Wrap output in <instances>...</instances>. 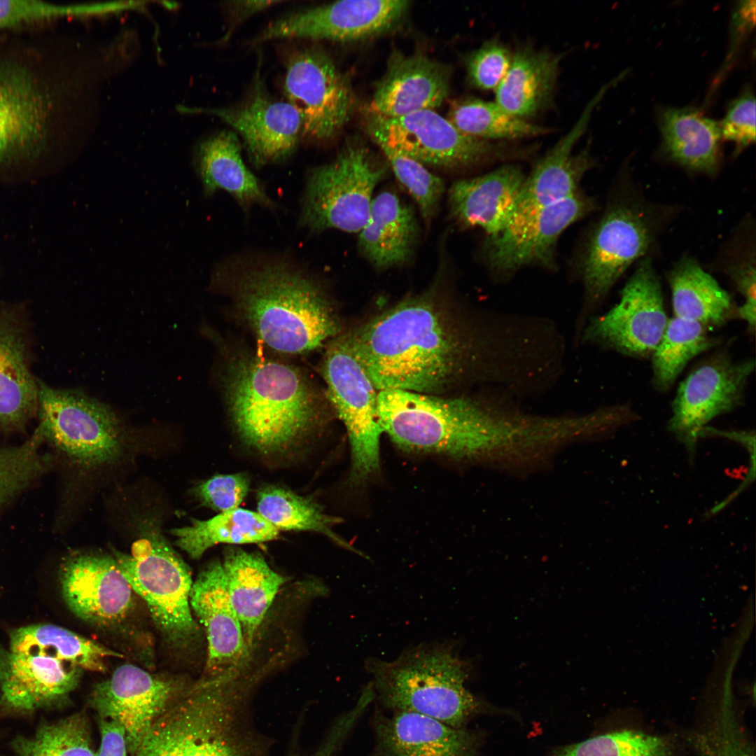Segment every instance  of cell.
Returning <instances> with one entry per match:
<instances>
[{
    "label": "cell",
    "mask_w": 756,
    "mask_h": 756,
    "mask_svg": "<svg viewBox=\"0 0 756 756\" xmlns=\"http://www.w3.org/2000/svg\"><path fill=\"white\" fill-rule=\"evenodd\" d=\"M347 335L379 391L440 396L482 385L525 397L540 383L549 356L538 316L456 307L431 290L402 300Z\"/></svg>",
    "instance_id": "6da1fadb"
},
{
    "label": "cell",
    "mask_w": 756,
    "mask_h": 756,
    "mask_svg": "<svg viewBox=\"0 0 756 756\" xmlns=\"http://www.w3.org/2000/svg\"><path fill=\"white\" fill-rule=\"evenodd\" d=\"M214 281L258 339L276 351L307 353L338 334L323 286L286 255H235L218 265Z\"/></svg>",
    "instance_id": "7a4b0ae2"
},
{
    "label": "cell",
    "mask_w": 756,
    "mask_h": 756,
    "mask_svg": "<svg viewBox=\"0 0 756 756\" xmlns=\"http://www.w3.org/2000/svg\"><path fill=\"white\" fill-rule=\"evenodd\" d=\"M380 426L407 451L482 459L497 465L514 438L519 410L505 391L442 397L397 389L379 391Z\"/></svg>",
    "instance_id": "3957f363"
},
{
    "label": "cell",
    "mask_w": 756,
    "mask_h": 756,
    "mask_svg": "<svg viewBox=\"0 0 756 756\" xmlns=\"http://www.w3.org/2000/svg\"><path fill=\"white\" fill-rule=\"evenodd\" d=\"M227 368L225 392L241 438L264 454L288 450L321 418V396L296 368L252 354Z\"/></svg>",
    "instance_id": "277c9868"
},
{
    "label": "cell",
    "mask_w": 756,
    "mask_h": 756,
    "mask_svg": "<svg viewBox=\"0 0 756 756\" xmlns=\"http://www.w3.org/2000/svg\"><path fill=\"white\" fill-rule=\"evenodd\" d=\"M73 79L45 46L0 52V165L41 157L66 129Z\"/></svg>",
    "instance_id": "5b68a950"
},
{
    "label": "cell",
    "mask_w": 756,
    "mask_h": 756,
    "mask_svg": "<svg viewBox=\"0 0 756 756\" xmlns=\"http://www.w3.org/2000/svg\"><path fill=\"white\" fill-rule=\"evenodd\" d=\"M235 682L200 678L153 723L133 756H267Z\"/></svg>",
    "instance_id": "8992f818"
},
{
    "label": "cell",
    "mask_w": 756,
    "mask_h": 756,
    "mask_svg": "<svg viewBox=\"0 0 756 756\" xmlns=\"http://www.w3.org/2000/svg\"><path fill=\"white\" fill-rule=\"evenodd\" d=\"M365 666L372 676L374 698L390 711L464 727L480 709V701L465 686L470 666L453 643L421 644L391 662L369 658Z\"/></svg>",
    "instance_id": "52a82bcc"
},
{
    "label": "cell",
    "mask_w": 756,
    "mask_h": 756,
    "mask_svg": "<svg viewBox=\"0 0 756 756\" xmlns=\"http://www.w3.org/2000/svg\"><path fill=\"white\" fill-rule=\"evenodd\" d=\"M113 557L130 584L146 603L164 640L176 648L197 639L199 626L192 612L191 572L158 531L135 541L130 554L114 550Z\"/></svg>",
    "instance_id": "ba28073f"
},
{
    "label": "cell",
    "mask_w": 756,
    "mask_h": 756,
    "mask_svg": "<svg viewBox=\"0 0 756 756\" xmlns=\"http://www.w3.org/2000/svg\"><path fill=\"white\" fill-rule=\"evenodd\" d=\"M386 171L365 146H346L334 160L308 174L300 225L312 232H359L368 220L374 190Z\"/></svg>",
    "instance_id": "9c48e42d"
},
{
    "label": "cell",
    "mask_w": 756,
    "mask_h": 756,
    "mask_svg": "<svg viewBox=\"0 0 756 756\" xmlns=\"http://www.w3.org/2000/svg\"><path fill=\"white\" fill-rule=\"evenodd\" d=\"M38 385L37 429L44 440L85 467L111 463L119 458L122 427L108 405L78 390Z\"/></svg>",
    "instance_id": "30bf717a"
},
{
    "label": "cell",
    "mask_w": 756,
    "mask_h": 756,
    "mask_svg": "<svg viewBox=\"0 0 756 756\" xmlns=\"http://www.w3.org/2000/svg\"><path fill=\"white\" fill-rule=\"evenodd\" d=\"M328 398L349 436L355 484L368 479L379 468L377 389L356 357L346 333L328 344L321 363Z\"/></svg>",
    "instance_id": "8fae6325"
},
{
    "label": "cell",
    "mask_w": 756,
    "mask_h": 756,
    "mask_svg": "<svg viewBox=\"0 0 756 756\" xmlns=\"http://www.w3.org/2000/svg\"><path fill=\"white\" fill-rule=\"evenodd\" d=\"M669 317L659 278L649 258L643 260L604 314L592 316L578 342L639 360L650 359Z\"/></svg>",
    "instance_id": "7c38bea8"
},
{
    "label": "cell",
    "mask_w": 756,
    "mask_h": 756,
    "mask_svg": "<svg viewBox=\"0 0 756 756\" xmlns=\"http://www.w3.org/2000/svg\"><path fill=\"white\" fill-rule=\"evenodd\" d=\"M753 358L735 360L727 348H719L696 365L679 384L671 402L667 429L693 458L702 430L715 418L745 403Z\"/></svg>",
    "instance_id": "4fadbf2b"
},
{
    "label": "cell",
    "mask_w": 756,
    "mask_h": 756,
    "mask_svg": "<svg viewBox=\"0 0 756 756\" xmlns=\"http://www.w3.org/2000/svg\"><path fill=\"white\" fill-rule=\"evenodd\" d=\"M652 239L649 220L637 208L618 205L601 218L581 263L584 298L575 325V343L587 321L596 314L625 271L645 253Z\"/></svg>",
    "instance_id": "5bb4252c"
},
{
    "label": "cell",
    "mask_w": 756,
    "mask_h": 756,
    "mask_svg": "<svg viewBox=\"0 0 756 756\" xmlns=\"http://www.w3.org/2000/svg\"><path fill=\"white\" fill-rule=\"evenodd\" d=\"M367 128L375 143L424 165L458 169L498 157L491 141L469 136L434 110L386 118L368 112Z\"/></svg>",
    "instance_id": "9a60e30c"
},
{
    "label": "cell",
    "mask_w": 756,
    "mask_h": 756,
    "mask_svg": "<svg viewBox=\"0 0 756 756\" xmlns=\"http://www.w3.org/2000/svg\"><path fill=\"white\" fill-rule=\"evenodd\" d=\"M284 91L300 115L302 136L314 141L336 136L355 105L347 78L319 46L298 50L288 57Z\"/></svg>",
    "instance_id": "2e32d148"
},
{
    "label": "cell",
    "mask_w": 756,
    "mask_h": 756,
    "mask_svg": "<svg viewBox=\"0 0 756 756\" xmlns=\"http://www.w3.org/2000/svg\"><path fill=\"white\" fill-rule=\"evenodd\" d=\"M190 684L184 678L152 674L125 664L94 685L90 706L98 718L122 726L130 756H133L155 721Z\"/></svg>",
    "instance_id": "e0dca14e"
},
{
    "label": "cell",
    "mask_w": 756,
    "mask_h": 756,
    "mask_svg": "<svg viewBox=\"0 0 756 756\" xmlns=\"http://www.w3.org/2000/svg\"><path fill=\"white\" fill-rule=\"evenodd\" d=\"M594 200L580 192L556 204L512 217L497 234L488 237L485 255L499 274L529 265L550 267L560 235L594 209Z\"/></svg>",
    "instance_id": "ac0fdd59"
},
{
    "label": "cell",
    "mask_w": 756,
    "mask_h": 756,
    "mask_svg": "<svg viewBox=\"0 0 756 756\" xmlns=\"http://www.w3.org/2000/svg\"><path fill=\"white\" fill-rule=\"evenodd\" d=\"M405 0H344L304 9L270 22L255 43L274 39L350 41L381 34L408 8Z\"/></svg>",
    "instance_id": "d6986e66"
},
{
    "label": "cell",
    "mask_w": 756,
    "mask_h": 756,
    "mask_svg": "<svg viewBox=\"0 0 756 756\" xmlns=\"http://www.w3.org/2000/svg\"><path fill=\"white\" fill-rule=\"evenodd\" d=\"M190 604L207 641L204 676L237 678L250 650L231 603L221 561H211L200 572L192 585Z\"/></svg>",
    "instance_id": "ffe728a7"
},
{
    "label": "cell",
    "mask_w": 756,
    "mask_h": 756,
    "mask_svg": "<svg viewBox=\"0 0 756 756\" xmlns=\"http://www.w3.org/2000/svg\"><path fill=\"white\" fill-rule=\"evenodd\" d=\"M62 597L71 612L89 624L109 626L123 620L133 607V590L113 556L73 554L60 571Z\"/></svg>",
    "instance_id": "44dd1931"
},
{
    "label": "cell",
    "mask_w": 756,
    "mask_h": 756,
    "mask_svg": "<svg viewBox=\"0 0 756 756\" xmlns=\"http://www.w3.org/2000/svg\"><path fill=\"white\" fill-rule=\"evenodd\" d=\"M196 111L214 115L234 128L257 167L290 156L302 136L297 111L288 102L270 97L258 82L252 94L239 106Z\"/></svg>",
    "instance_id": "7402d4cb"
},
{
    "label": "cell",
    "mask_w": 756,
    "mask_h": 756,
    "mask_svg": "<svg viewBox=\"0 0 756 756\" xmlns=\"http://www.w3.org/2000/svg\"><path fill=\"white\" fill-rule=\"evenodd\" d=\"M83 669L59 659L15 652L0 645V710L27 714L62 705Z\"/></svg>",
    "instance_id": "603a6c76"
},
{
    "label": "cell",
    "mask_w": 756,
    "mask_h": 756,
    "mask_svg": "<svg viewBox=\"0 0 756 756\" xmlns=\"http://www.w3.org/2000/svg\"><path fill=\"white\" fill-rule=\"evenodd\" d=\"M610 87L611 84L607 83L600 89L568 132L525 178L512 217L556 204L578 192V186L592 160L587 150L575 153V146L585 132L594 108Z\"/></svg>",
    "instance_id": "cb8c5ba5"
},
{
    "label": "cell",
    "mask_w": 756,
    "mask_h": 756,
    "mask_svg": "<svg viewBox=\"0 0 756 756\" xmlns=\"http://www.w3.org/2000/svg\"><path fill=\"white\" fill-rule=\"evenodd\" d=\"M449 76L439 63L420 52H394L377 83L368 112L386 118L439 107L448 97Z\"/></svg>",
    "instance_id": "d4e9b609"
},
{
    "label": "cell",
    "mask_w": 756,
    "mask_h": 756,
    "mask_svg": "<svg viewBox=\"0 0 756 756\" xmlns=\"http://www.w3.org/2000/svg\"><path fill=\"white\" fill-rule=\"evenodd\" d=\"M374 719V756H478L479 738L422 715L400 711Z\"/></svg>",
    "instance_id": "484cf974"
},
{
    "label": "cell",
    "mask_w": 756,
    "mask_h": 756,
    "mask_svg": "<svg viewBox=\"0 0 756 756\" xmlns=\"http://www.w3.org/2000/svg\"><path fill=\"white\" fill-rule=\"evenodd\" d=\"M525 176L514 164L454 182L448 192L453 218L464 227H477L488 237L499 233L511 219Z\"/></svg>",
    "instance_id": "4316f807"
},
{
    "label": "cell",
    "mask_w": 756,
    "mask_h": 756,
    "mask_svg": "<svg viewBox=\"0 0 756 756\" xmlns=\"http://www.w3.org/2000/svg\"><path fill=\"white\" fill-rule=\"evenodd\" d=\"M229 596L251 650L276 596L286 582L258 552L230 547L222 561Z\"/></svg>",
    "instance_id": "83f0119b"
},
{
    "label": "cell",
    "mask_w": 756,
    "mask_h": 756,
    "mask_svg": "<svg viewBox=\"0 0 756 756\" xmlns=\"http://www.w3.org/2000/svg\"><path fill=\"white\" fill-rule=\"evenodd\" d=\"M412 209L393 192L373 197L368 220L359 232L358 248L375 268L386 270L408 262L417 238Z\"/></svg>",
    "instance_id": "f1b7e54d"
},
{
    "label": "cell",
    "mask_w": 756,
    "mask_h": 756,
    "mask_svg": "<svg viewBox=\"0 0 756 756\" xmlns=\"http://www.w3.org/2000/svg\"><path fill=\"white\" fill-rule=\"evenodd\" d=\"M561 59L560 55L531 47L517 50L495 90V102L524 120L538 114L552 100Z\"/></svg>",
    "instance_id": "f546056e"
},
{
    "label": "cell",
    "mask_w": 756,
    "mask_h": 756,
    "mask_svg": "<svg viewBox=\"0 0 756 756\" xmlns=\"http://www.w3.org/2000/svg\"><path fill=\"white\" fill-rule=\"evenodd\" d=\"M196 166L206 195L218 190L229 192L241 207H272L263 186L245 165L237 136L222 131L203 141L197 150Z\"/></svg>",
    "instance_id": "4dcf8cb0"
},
{
    "label": "cell",
    "mask_w": 756,
    "mask_h": 756,
    "mask_svg": "<svg viewBox=\"0 0 756 756\" xmlns=\"http://www.w3.org/2000/svg\"><path fill=\"white\" fill-rule=\"evenodd\" d=\"M668 281L673 316L710 331L738 319L736 303L694 259H681L669 272Z\"/></svg>",
    "instance_id": "1f68e13d"
},
{
    "label": "cell",
    "mask_w": 756,
    "mask_h": 756,
    "mask_svg": "<svg viewBox=\"0 0 756 756\" xmlns=\"http://www.w3.org/2000/svg\"><path fill=\"white\" fill-rule=\"evenodd\" d=\"M659 125L664 151L691 170L713 174L719 160L720 124L694 108L666 107Z\"/></svg>",
    "instance_id": "d6a6232c"
},
{
    "label": "cell",
    "mask_w": 756,
    "mask_h": 756,
    "mask_svg": "<svg viewBox=\"0 0 756 756\" xmlns=\"http://www.w3.org/2000/svg\"><path fill=\"white\" fill-rule=\"evenodd\" d=\"M38 385L28 368L17 327L0 321V427L22 426L38 410Z\"/></svg>",
    "instance_id": "836d02e7"
},
{
    "label": "cell",
    "mask_w": 756,
    "mask_h": 756,
    "mask_svg": "<svg viewBox=\"0 0 756 756\" xmlns=\"http://www.w3.org/2000/svg\"><path fill=\"white\" fill-rule=\"evenodd\" d=\"M175 544L193 559L218 544L262 543L276 539L279 531L258 512L236 508L206 519H192L191 524L172 528Z\"/></svg>",
    "instance_id": "e575fe53"
},
{
    "label": "cell",
    "mask_w": 756,
    "mask_h": 756,
    "mask_svg": "<svg viewBox=\"0 0 756 756\" xmlns=\"http://www.w3.org/2000/svg\"><path fill=\"white\" fill-rule=\"evenodd\" d=\"M9 649L15 652L48 657L94 672L106 671L108 657H122L90 639L50 624L22 626L10 633Z\"/></svg>",
    "instance_id": "d590c367"
},
{
    "label": "cell",
    "mask_w": 756,
    "mask_h": 756,
    "mask_svg": "<svg viewBox=\"0 0 756 756\" xmlns=\"http://www.w3.org/2000/svg\"><path fill=\"white\" fill-rule=\"evenodd\" d=\"M710 332L696 322L675 316L669 318L650 358L651 383L657 392L668 391L692 359L721 345L722 339Z\"/></svg>",
    "instance_id": "8d00e7d4"
},
{
    "label": "cell",
    "mask_w": 756,
    "mask_h": 756,
    "mask_svg": "<svg viewBox=\"0 0 756 756\" xmlns=\"http://www.w3.org/2000/svg\"><path fill=\"white\" fill-rule=\"evenodd\" d=\"M257 510L279 531L321 533L340 545L363 555L334 532L333 526L341 522V519L326 514L312 499L281 486L270 485L258 491Z\"/></svg>",
    "instance_id": "74e56055"
},
{
    "label": "cell",
    "mask_w": 756,
    "mask_h": 756,
    "mask_svg": "<svg viewBox=\"0 0 756 756\" xmlns=\"http://www.w3.org/2000/svg\"><path fill=\"white\" fill-rule=\"evenodd\" d=\"M447 119L462 132L489 141L533 137L550 132L507 113L495 102L472 97L453 103Z\"/></svg>",
    "instance_id": "f35d334b"
},
{
    "label": "cell",
    "mask_w": 756,
    "mask_h": 756,
    "mask_svg": "<svg viewBox=\"0 0 756 756\" xmlns=\"http://www.w3.org/2000/svg\"><path fill=\"white\" fill-rule=\"evenodd\" d=\"M12 746L15 756H96L84 713L43 722L32 735L16 737Z\"/></svg>",
    "instance_id": "ab89813d"
},
{
    "label": "cell",
    "mask_w": 756,
    "mask_h": 756,
    "mask_svg": "<svg viewBox=\"0 0 756 756\" xmlns=\"http://www.w3.org/2000/svg\"><path fill=\"white\" fill-rule=\"evenodd\" d=\"M691 741L697 756H755L728 695L721 699L701 728L692 734Z\"/></svg>",
    "instance_id": "60d3db41"
},
{
    "label": "cell",
    "mask_w": 756,
    "mask_h": 756,
    "mask_svg": "<svg viewBox=\"0 0 756 756\" xmlns=\"http://www.w3.org/2000/svg\"><path fill=\"white\" fill-rule=\"evenodd\" d=\"M550 756L678 755L665 737L635 729H621L561 747Z\"/></svg>",
    "instance_id": "b9f144b4"
},
{
    "label": "cell",
    "mask_w": 756,
    "mask_h": 756,
    "mask_svg": "<svg viewBox=\"0 0 756 756\" xmlns=\"http://www.w3.org/2000/svg\"><path fill=\"white\" fill-rule=\"evenodd\" d=\"M43 440L36 428L23 444L0 448V508L45 470L46 459L40 452Z\"/></svg>",
    "instance_id": "7bdbcfd3"
},
{
    "label": "cell",
    "mask_w": 756,
    "mask_h": 756,
    "mask_svg": "<svg viewBox=\"0 0 756 756\" xmlns=\"http://www.w3.org/2000/svg\"><path fill=\"white\" fill-rule=\"evenodd\" d=\"M387 158L397 179L416 202L424 218L428 221L437 211L444 191V183L426 166L398 151L379 146Z\"/></svg>",
    "instance_id": "ee69618b"
},
{
    "label": "cell",
    "mask_w": 756,
    "mask_h": 756,
    "mask_svg": "<svg viewBox=\"0 0 756 756\" xmlns=\"http://www.w3.org/2000/svg\"><path fill=\"white\" fill-rule=\"evenodd\" d=\"M512 58L510 50L499 40L486 41L467 59L469 83L481 90H496L505 76Z\"/></svg>",
    "instance_id": "f6af8a7d"
},
{
    "label": "cell",
    "mask_w": 756,
    "mask_h": 756,
    "mask_svg": "<svg viewBox=\"0 0 756 756\" xmlns=\"http://www.w3.org/2000/svg\"><path fill=\"white\" fill-rule=\"evenodd\" d=\"M249 486L250 480L244 473L219 474L198 484L191 493L202 505L221 513L238 508Z\"/></svg>",
    "instance_id": "bcb514c9"
},
{
    "label": "cell",
    "mask_w": 756,
    "mask_h": 756,
    "mask_svg": "<svg viewBox=\"0 0 756 756\" xmlns=\"http://www.w3.org/2000/svg\"><path fill=\"white\" fill-rule=\"evenodd\" d=\"M82 11L80 7L57 6L41 1L0 0V29L42 22Z\"/></svg>",
    "instance_id": "7dc6e473"
},
{
    "label": "cell",
    "mask_w": 756,
    "mask_h": 756,
    "mask_svg": "<svg viewBox=\"0 0 756 756\" xmlns=\"http://www.w3.org/2000/svg\"><path fill=\"white\" fill-rule=\"evenodd\" d=\"M755 108V98L749 90L734 99L719 122L722 139L734 142L738 150L754 143Z\"/></svg>",
    "instance_id": "c3c4849f"
},
{
    "label": "cell",
    "mask_w": 756,
    "mask_h": 756,
    "mask_svg": "<svg viewBox=\"0 0 756 756\" xmlns=\"http://www.w3.org/2000/svg\"><path fill=\"white\" fill-rule=\"evenodd\" d=\"M728 274L744 299L738 305V319L744 321L750 335L754 337L756 326V272L754 263L748 262L729 269Z\"/></svg>",
    "instance_id": "681fc988"
},
{
    "label": "cell",
    "mask_w": 756,
    "mask_h": 756,
    "mask_svg": "<svg viewBox=\"0 0 756 756\" xmlns=\"http://www.w3.org/2000/svg\"><path fill=\"white\" fill-rule=\"evenodd\" d=\"M101 742L96 756H130L125 733L118 722L98 718Z\"/></svg>",
    "instance_id": "f907efd6"
},
{
    "label": "cell",
    "mask_w": 756,
    "mask_h": 756,
    "mask_svg": "<svg viewBox=\"0 0 756 756\" xmlns=\"http://www.w3.org/2000/svg\"><path fill=\"white\" fill-rule=\"evenodd\" d=\"M284 2L281 1H235L227 2L226 6L229 13L230 24L221 41L223 42L227 41L234 28L248 17L276 4Z\"/></svg>",
    "instance_id": "816d5d0a"
},
{
    "label": "cell",
    "mask_w": 756,
    "mask_h": 756,
    "mask_svg": "<svg viewBox=\"0 0 756 756\" xmlns=\"http://www.w3.org/2000/svg\"><path fill=\"white\" fill-rule=\"evenodd\" d=\"M564 340H565V339H564ZM565 343H566V342H565ZM565 358H566V356H565ZM564 364H565V359H564ZM564 367H563V370H562V372H561V373L563 372V370H564ZM560 377H561V376H560ZM559 378H560V377H559ZM558 381H559V380H558Z\"/></svg>",
    "instance_id": "f5cc1de1"
}]
</instances>
